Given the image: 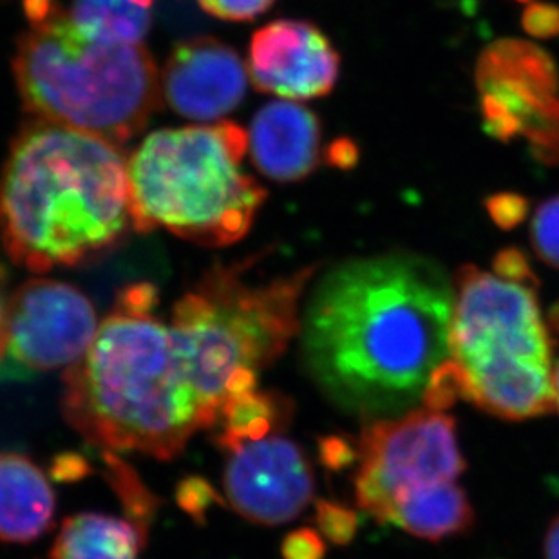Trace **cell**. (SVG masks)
<instances>
[{
  "label": "cell",
  "instance_id": "27",
  "mask_svg": "<svg viewBox=\"0 0 559 559\" xmlns=\"http://www.w3.org/2000/svg\"><path fill=\"white\" fill-rule=\"evenodd\" d=\"M492 270L501 280L531 286L538 290V275L534 274L533 264L528 261L527 253L516 247L501 249L492 259Z\"/></svg>",
  "mask_w": 559,
  "mask_h": 559
},
{
  "label": "cell",
  "instance_id": "21",
  "mask_svg": "<svg viewBox=\"0 0 559 559\" xmlns=\"http://www.w3.org/2000/svg\"><path fill=\"white\" fill-rule=\"evenodd\" d=\"M426 409L443 413L459 401H469V379L460 362L451 357L440 362L429 374L423 399Z\"/></svg>",
  "mask_w": 559,
  "mask_h": 559
},
{
  "label": "cell",
  "instance_id": "16",
  "mask_svg": "<svg viewBox=\"0 0 559 559\" xmlns=\"http://www.w3.org/2000/svg\"><path fill=\"white\" fill-rule=\"evenodd\" d=\"M475 518L464 489L454 481H440L399 492L388 523L417 538L440 542L469 533Z\"/></svg>",
  "mask_w": 559,
  "mask_h": 559
},
{
  "label": "cell",
  "instance_id": "9",
  "mask_svg": "<svg viewBox=\"0 0 559 559\" xmlns=\"http://www.w3.org/2000/svg\"><path fill=\"white\" fill-rule=\"evenodd\" d=\"M476 91L487 134L498 142L525 138L534 158L559 165V71L545 49L501 38L476 60Z\"/></svg>",
  "mask_w": 559,
  "mask_h": 559
},
{
  "label": "cell",
  "instance_id": "38",
  "mask_svg": "<svg viewBox=\"0 0 559 559\" xmlns=\"http://www.w3.org/2000/svg\"><path fill=\"white\" fill-rule=\"evenodd\" d=\"M516 2H531V0H516Z\"/></svg>",
  "mask_w": 559,
  "mask_h": 559
},
{
  "label": "cell",
  "instance_id": "25",
  "mask_svg": "<svg viewBox=\"0 0 559 559\" xmlns=\"http://www.w3.org/2000/svg\"><path fill=\"white\" fill-rule=\"evenodd\" d=\"M484 206H486V212L491 217V222L506 233L520 227L527 219L528 212H531V201H528L527 195L511 192V190H503V192L489 195L484 201Z\"/></svg>",
  "mask_w": 559,
  "mask_h": 559
},
{
  "label": "cell",
  "instance_id": "28",
  "mask_svg": "<svg viewBox=\"0 0 559 559\" xmlns=\"http://www.w3.org/2000/svg\"><path fill=\"white\" fill-rule=\"evenodd\" d=\"M522 27L533 38L550 40L559 37V5L552 2H528L523 11Z\"/></svg>",
  "mask_w": 559,
  "mask_h": 559
},
{
  "label": "cell",
  "instance_id": "17",
  "mask_svg": "<svg viewBox=\"0 0 559 559\" xmlns=\"http://www.w3.org/2000/svg\"><path fill=\"white\" fill-rule=\"evenodd\" d=\"M147 536L127 518L79 512L63 520L49 559H140Z\"/></svg>",
  "mask_w": 559,
  "mask_h": 559
},
{
  "label": "cell",
  "instance_id": "30",
  "mask_svg": "<svg viewBox=\"0 0 559 559\" xmlns=\"http://www.w3.org/2000/svg\"><path fill=\"white\" fill-rule=\"evenodd\" d=\"M283 559H324L326 544L319 531L302 527L286 534L281 544Z\"/></svg>",
  "mask_w": 559,
  "mask_h": 559
},
{
  "label": "cell",
  "instance_id": "34",
  "mask_svg": "<svg viewBox=\"0 0 559 559\" xmlns=\"http://www.w3.org/2000/svg\"><path fill=\"white\" fill-rule=\"evenodd\" d=\"M545 559H559V514L550 522L544 539Z\"/></svg>",
  "mask_w": 559,
  "mask_h": 559
},
{
  "label": "cell",
  "instance_id": "5",
  "mask_svg": "<svg viewBox=\"0 0 559 559\" xmlns=\"http://www.w3.org/2000/svg\"><path fill=\"white\" fill-rule=\"evenodd\" d=\"M247 153L239 123L151 132L127 156L132 230L162 228L211 249L241 241L269 198L241 167Z\"/></svg>",
  "mask_w": 559,
  "mask_h": 559
},
{
  "label": "cell",
  "instance_id": "22",
  "mask_svg": "<svg viewBox=\"0 0 559 559\" xmlns=\"http://www.w3.org/2000/svg\"><path fill=\"white\" fill-rule=\"evenodd\" d=\"M531 243L545 264L559 270V194L545 200L534 212Z\"/></svg>",
  "mask_w": 559,
  "mask_h": 559
},
{
  "label": "cell",
  "instance_id": "33",
  "mask_svg": "<svg viewBox=\"0 0 559 559\" xmlns=\"http://www.w3.org/2000/svg\"><path fill=\"white\" fill-rule=\"evenodd\" d=\"M93 473L84 454L68 451L51 462V476L57 481H79Z\"/></svg>",
  "mask_w": 559,
  "mask_h": 559
},
{
  "label": "cell",
  "instance_id": "7",
  "mask_svg": "<svg viewBox=\"0 0 559 559\" xmlns=\"http://www.w3.org/2000/svg\"><path fill=\"white\" fill-rule=\"evenodd\" d=\"M258 255L214 263L175 302L170 324L180 335L201 391L222 412L239 371L261 373L301 333L302 294L317 264L274 280H253Z\"/></svg>",
  "mask_w": 559,
  "mask_h": 559
},
{
  "label": "cell",
  "instance_id": "11",
  "mask_svg": "<svg viewBox=\"0 0 559 559\" xmlns=\"http://www.w3.org/2000/svg\"><path fill=\"white\" fill-rule=\"evenodd\" d=\"M223 489L239 516L259 525H283L301 514L316 491L310 460L281 433L228 451Z\"/></svg>",
  "mask_w": 559,
  "mask_h": 559
},
{
  "label": "cell",
  "instance_id": "12",
  "mask_svg": "<svg viewBox=\"0 0 559 559\" xmlns=\"http://www.w3.org/2000/svg\"><path fill=\"white\" fill-rule=\"evenodd\" d=\"M247 69L253 87L264 95L313 100L335 90L341 55L313 22L277 19L253 32Z\"/></svg>",
  "mask_w": 559,
  "mask_h": 559
},
{
  "label": "cell",
  "instance_id": "18",
  "mask_svg": "<svg viewBox=\"0 0 559 559\" xmlns=\"http://www.w3.org/2000/svg\"><path fill=\"white\" fill-rule=\"evenodd\" d=\"M292 417L294 402L288 396L253 388L223 402L216 424L219 431L214 442L223 453H228L241 443L285 431Z\"/></svg>",
  "mask_w": 559,
  "mask_h": 559
},
{
  "label": "cell",
  "instance_id": "36",
  "mask_svg": "<svg viewBox=\"0 0 559 559\" xmlns=\"http://www.w3.org/2000/svg\"><path fill=\"white\" fill-rule=\"evenodd\" d=\"M547 326H549L550 332L559 333V301L550 307L549 316H547Z\"/></svg>",
  "mask_w": 559,
  "mask_h": 559
},
{
  "label": "cell",
  "instance_id": "3",
  "mask_svg": "<svg viewBox=\"0 0 559 559\" xmlns=\"http://www.w3.org/2000/svg\"><path fill=\"white\" fill-rule=\"evenodd\" d=\"M62 415L91 445L173 460L219 412L173 324L112 308L87 354L63 371Z\"/></svg>",
  "mask_w": 559,
  "mask_h": 559
},
{
  "label": "cell",
  "instance_id": "8",
  "mask_svg": "<svg viewBox=\"0 0 559 559\" xmlns=\"http://www.w3.org/2000/svg\"><path fill=\"white\" fill-rule=\"evenodd\" d=\"M359 449L355 500L379 523L390 522L399 492L454 481L465 471L454 418L431 409L373 420L360 435Z\"/></svg>",
  "mask_w": 559,
  "mask_h": 559
},
{
  "label": "cell",
  "instance_id": "2",
  "mask_svg": "<svg viewBox=\"0 0 559 559\" xmlns=\"http://www.w3.org/2000/svg\"><path fill=\"white\" fill-rule=\"evenodd\" d=\"M132 230L122 147L32 118L0 170V239L35 274L96 263Z\"/></svg>",
  "mask_w": 559,
  "mask_h": 559
},
{
  "label": "cell",
  "instance_id": "10",
  "mask_svg": "<svg viewBox=\"0 0 559 559\" xmlns=\"http://www.w3.org/2000/svg\"><path fill=\"white\" fill-rule=\"evenodd\" d=\"M98 328L93 302L76 286L26 281L5 302V362L29 373L68 370L87 354Z\"/></svg>",
  "mask_w": 559,
  "mask_h": 559
},
{
  "label": "cell",
  "instance_id": "6",
  "mask_svg": "<svg viewBox=\"0 0 559 559\" xmlns=\"http://www.w3.org/2000/svg\"><path fill=\"white\" fill-rule=\"evenodd\" d=\"M449 354L469 379V401L503 420L544 417L555 407V341L536 288L464 264L454 275Z\"/></svg>",
  "mask_w": 559,
  "mask_h": 559
},
{
  "label": "cell",
  "instance_id": "24",
  "mask_svg": "<svg viewBox=\"0 0 559 559\" xmlns=\"http://www.w3.org/2000/svg\"><path fill=\"white\" fill-rule=\"evenodd\" d=\"M176 503L195 523H205L206 512L214 506H223L222 495L203 476L190 475L176 486Z\"/></svg>",
  "mask_w": 559,
  "mask_h": 559
},
{
  "label": "cell",
  "instance_id": "32",
  "mask_svg": "<svg viewBox=\"0 0 559 559\" xmlns=\"http://www.w3.org/2000/svg\"><path fill=\"white\" fill-rule=\"evenodd\" d=\"M360 159L359 143L348 136H338L324 148V162L338 170H352Z\"/></svg>",
  "mask_w": 559,
  "mask_h": 559
},
{
  "label": "cell",
  "instance_id": "31",
  "mask_svg": "<svg viewBox=\"0 0 559 559\" xmlns=\"http://www.w3.org/2000/svg\"><path fill=\"white\" fill-rule=\"evenodd\" d=\"M159 290L153 283H132L118 290L115 308L132 313H154L158 308Z\"/></svg>",
  "mask_w": 559,
  "mask_h": 559
},
{
  "label": "cell",
  "instance_id": "15",
  "mask_svg": "<svg viewBox=\"0 0 559 559\" xmlns=\"http://www.w3.org/2000/svg\"><path fill=\"white\" fill-rule=\"evenodd\" d=\"M53 487L32 459L0 453V542L32 544L53 527Z\"/></svg>",
  "mask_w": 559,
  "mask_h": 559
},
{
  "label": "cell",
  "instance_id": "35",
  "mask_svg": "<svg viewBox=\"0 0 559 559\" xmlns=\"http://www.w3.org/2000/svg\"><path fill=\"white\" fill-rule=\"evenodd\" d=\"M4 319H5V302L0 297V371L4 368L5 362V333H4Z\"/></svg>",
  "mask_w": 559,
  "mask_h": 559
},
{
  "label": "cell",
  "instance_id": "4",
  "mask_svg": "<svg viewBox=\"0 0 559 559\" xmlns=\"http://www.w3.org/2000/svg\"><path fill=\"white\" fill-rule=\"evenodd\" d=\"M13 76L32 118L122 148L162 102L159 71L143 44L85 37L59 2L16 40Z\"/></svg>",
  "mask_w": 559,
  "mask_h": 559
},
{
  "label": "cell",
  "instance_id": "1",
  "mask_svg": "<svg viewBox=\"0 0 559 559\" xmlns=\"http://www.w3.org/2000/svg\"><path fill=\"white\" fill-rule=\"evenodd\" d=\"M454 285L431 259H349L322 275L301 322L317 388L348 412H399L423 399L449 354Z\"/></svg>",
  "mask_w": 559,
  "mask_h": 559
},
{
  "label": "cell",
  "instance_id": "13",
  "mask_svg": "<svg viewBox=\"0 0 559 559\" xmlns=\"http://www.w3.org/2000/svg\"><path fill=\"white\" fill-rule=\"evenodd\" d=\"M249 69L238 51L216 37L181 40L159 71L162 100L195 122H214L236 111L249 91Z\"/></svg>",
  "mask_w": 559,
  "mask_h": 559
},
{
  "label": "cell",
  "instance_id": "37",
  "mask_svg": "<svg viewBox=\"0 0 559 559\" xmlns=\"http://www.w3.org/2000/svg\"><path fill=\"white\" fill-rule=\"evenodd\" d=\"M552 391H555V407L559 413V362L552 370Z\"/></svg>",
  "mask_w": 559,
  "mask_h": 559
},
{
  "label": "cell",
  "instance_id": "26",
  "mask_svg": "<svg viewBox=\"0 0 559 559\" xmlns=\"http://www.w3.org/2000/svg\"><path fill=\"white\" fill-rule=\"evenodd\" d=\"M201 10L219 21L249 22L263 15L277 0H194Z\"/></svg>",
  "mask_w": 559,
  "mask_h": 559
},
{
  "label": "cell",
  "instance_id": "29",
  "mask_svg": "<svg viewBox=\"0 0 559 559\" xmlns=\"http://www.w3.org/2000/svg\"><path fill=\"white\" fill-rule=\"evenodd\" d=\"M319 460L328 471L338 473L360 460L359 443L343 435H326L319 438Z\"/></svg>",
  "mask_w": 559,
  "mask_h": 559
},
{
  "label": "cell",
  "instance_id": "14",
  "mask_svg": "<svg viewBox=\"0 0 559 559\" xmlns=\"http://www.w3.org/2000/svg\"><path fill=\"white\" fill-rule=\"evenodd\" d=\"M247 132L255 169L281 186L307 180L324 158L321 118L297 102L264 104Z\"/></svg>",
  "mask_w": 559,
  "mask_h": 559
},
{
  "label": "cell",
  "instance_id": "20",
  "mask_svg": "<svg viewBox=\"0 0 559 559\" xmlns=\"http://www.w3.org/2000/svg\"><path fill=\"white\" fill-rule=\"evenodd\" d=\"M102 459L106 464L107 484L112 487L118 500L122 501L127 520L136 523L138 527L148 534L151 523L158 514V498L148 491L136 471L115 451H102Z\"/></svg>",
  "mask_w": 559,
  "mask_h": 559
},
{
  "label": "cell",
  "instance_id": "19",
  "mask_svg": "<svg viewBox=\"0 0 559 559\" xmlns=\"http://www.w3.org/2000/svg\"><path fill=\"white\" fill-rule=\"evenodd\" d=\"M69 21L85 37L143 44L154 21V0H71Z\"/></svg>",
  "mask_w": 559,
  "mask_h": 559
},
{
  "label": "cell",
  "instance_id": "23",
  "mask_svg": "<svg viewBox=\"0 0 559 559\" xmlns=\"http://www.w3.org/2000/svg\"><path fill=\"white\" fill-rule=\"evenodd\" d=\"M316 525L322 538L337 547H346L359 533V514L338 501L317 500Z\"/></svg>",
  "mask_w": 559,
  "mask_h": 559
}]
</instances>
